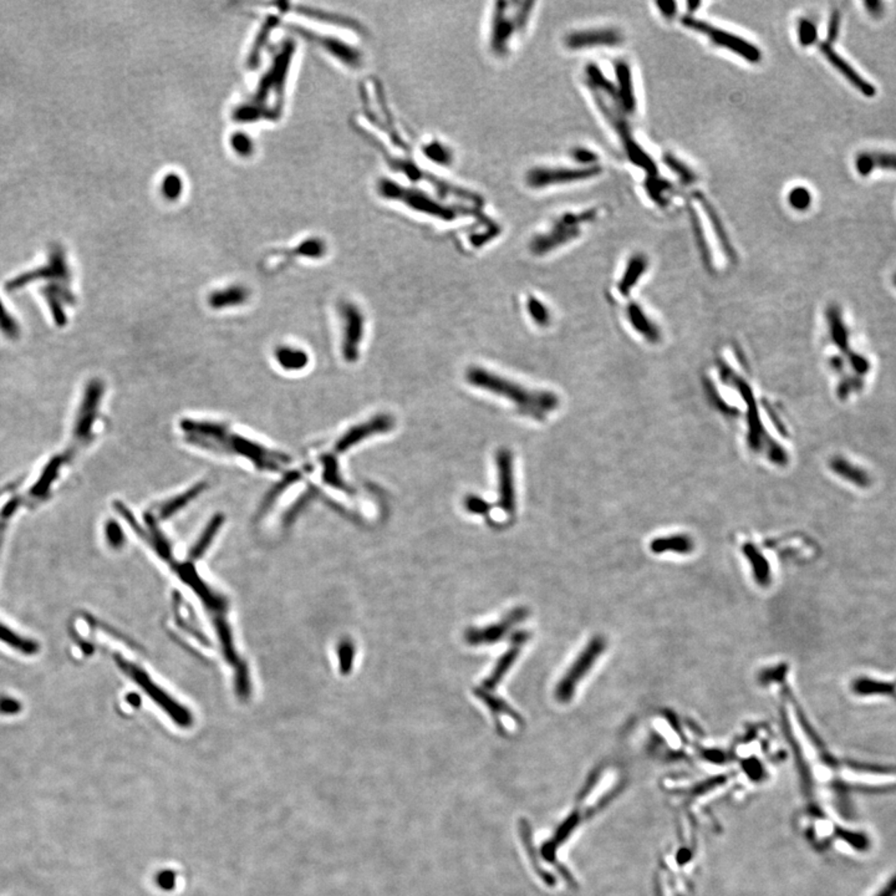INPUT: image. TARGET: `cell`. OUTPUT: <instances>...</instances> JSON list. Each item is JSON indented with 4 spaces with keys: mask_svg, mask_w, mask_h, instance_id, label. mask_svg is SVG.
Instances as JSON below:
<instances>
[{
    "mask_svg": "<svg viewBox=\"0 0 896 896\" xmlns=\"http://www.w3.org/2000/svg\"><path fill=\"white\" fill-rule=\"evenodd\" d=\"M105 395V385L101 380L94 379L87 382L74 417L71 438L73 448L86 446L94 440V431L100 407Z\"/></svg>",
    "mask_w": 896,
    "mask_h": 896,
    "instance_id": "cell-8",
    "label": "cell"
},
{
    "mask_svg": "<svg viewBox=\"0 0 896 896\" xmlns=\"http://www.w3.org/2000/svg\"><path fill=\"white\" fill-rule=\"evenodd\" d=\"M299 479H300V474H299V473H286L284 476V479H282L279 483L274 485L272 491H269V493H268L267 497H266V499H264V502H263V506H261V513H264V512H266V510L272 506L274 501L278 498V496H280V494H282V493H283V492H284L289 485H293V483H295V482L299 481Z\"/></svg>",
    "mask_w": 896,
    "mask_h": 896,
    "instance_id": "cell-39",
    "label": "cell"
},
{
    "mask_svg": "<svg viewBox=\"0 0 896 896\" xmlns=\"http://www.w3.org/2000/svg\"><path fill=\"white\" fill-rule=\"evenodd\" d=\"M0 335L9 341H15L21 336V325L6 307L0 297Z\"/></svg>",
    "mask_w": 896,
    "mask_h": 896,
    "instance_id": "cell-34",
    "label": "cell"
},
{
    "mask_svg": "<svg viewBox=\"0 0 896 896\" xmlns=\"http://www.w3.org/2000/svg\"><path fill=\"white\" fill-rule=\"evenodd\" d=\"M662 162L680 178V181L682 182L684 186H691L697 181L696 173L692 171L690 166L684 164V161H681L671 152L664 153Z\"/></svg>",
    "mask_w": 896,
    "mask_h": 896,
    "instance_id": "cell-36",
    "label": "cell"
},
{
    "mask_svg": "<svg viewBox=\"0 0 896 896\" xmlns=\"http://www.w3.org/2000/svg\"><path fill=\"white\" fill-rule=\"evenodd\" d=\"M497 472L499 483V506L503 510L512 513L515 508V477H513V456L509 449L502 448L497 452Z\"/></svg>",
    "mask_w": 896,
    "mask_h": 896,
    "instance_id": "cell-17",
    "label": "cell"
},
{
    "mask_svg": "<svg viewBox=\"0 0 896 896\" xmlns=\"http://www.w3.org/2000/svg\"><path fill=\"white\" fill-rule=\"evenodd\" d=\"M624 37L620 31L612 28L583 29L571 31L564 37V46L569 50L596 48V46H618Z\"/></svg>",
    "mask_w": 896,
    "mask_h": 896,
    "instance_id": "cell-14",
    "label": "cell"
},
{
    "mask_svg": "<svg viewBox=\"0 0 896 896\" xmlns=\"http://www.w3.org/2000/svg\"><path fill=\"white\" fill-rule=\"evenodd\" d=\"M117 661L121 665L122 669L128 672V675H131L139 684L144 686V689H145L147 693H150L158 703H161L164 706V709L172 715V718H175L181 725H187L188 722H189L187 712L184 709H180L176 703L171 701L170 698L164 695L162 691L158 690L155 684H152L151 681L148 680V678L146 676L144 672L139 671V669H136L132 665H128V662H125L121 659H117Z\"/></svg>",
    "mask_w": 896,
    "mask_h": 896,
    "instance_id": "cell-20",
    "label": "cell"
},
{
    "mask_svg": "<svg viewBox=\"0 0 896 896\" xmlns=\"http://www.w3.org/2000/svg\"><path fill=\"white\" fill-rule=\"evenodd\" d=\"M603 173V167H582V166H562V164H537L527 167L522 175L524 187L531 191L540 192L548 188L573 184L578 182L587 181Z\"/></svg>",
    "mask_w": 896,
    "mask_h": 896,
    "instance_id": "cell-5",
    "label": "cell"
},
{
    "mask_svg": "<svg viewBox=\"0 0 896 896\" xmlns=\"http://www.w3.org/2000/svg\"><path fill=\"white\" fill-rule=\"evenodd\" d=\"M681 23L691 31H696L709 37L712 43L718 48L726 49L733 54L739 55L743 60L750 64H759L762 61V51L755 44L748 42L745 37H739L730 31H723L715 25L709 24L703 19L695 18L693 15H684Z\"/></svg>",
    "mask_w": 896,
    "mask_h": 896,
    "instance_id": "cell-9",
    "label": "cell"
},
{
    "mask_svg": "<svg viewBox=\"0 0 896 896\" xmlns=\"http://www.w3.org/2000/svg\"><path fill=\"white\" fill-rule=\"evenodd\" d=\"M321 463H322V467H324L322 477H324L325 483H327L329 485H331V487H334L335 490H340V491L350 492V493H352V488H350V487H347V485L344 482V479L341 477L339 469V462H338V460H336L334 456H331V454H324V456L321 457Z\"/></svg>",
    "mask_w": 896,
    "mask_h": 896,
    "instance_id": "cell-32",
    "label": "cell"
},
{
    "mask_svg": "<svg viewBox=\"0 0 896 896\" xmlns=\"http://www.w3.org/2000/svg\"><path fill=\"white\" fill-rule=\"evenodd\" d=\"M527 308L535 324H538L540 327H545V325L549 324L551 313L539 299L534 297L529 298L527 302Z\"/></svg>",
    "mask_w": 896,
    "mask_h": 896,
    "instance_id": "cell-42",
    "label": "cell"
},
{
    "mask_svg": "<svg viewBox=\"0 0 896 896\" xmlns=\"http://www.w3.org/2000/svg\"><path fill=\"white\" fill-rule=\"evenodd\" d=\"M527 639V634H526V632H517V634H515V636H513V646L509 648L508 651H507L506 654L503 655L502 657L499 659V661L497 662L494 670L492 671L491 675H490V678H487L485 681V684H483V690H492V689H494V687H496L497 684L501 682V680H502L503 676L508 672L510 666H512V665L515 664V661L517 660V657H518V655H519V651H521L522 644L526 641Z\"/></svg>",
    "mask_w": 896,
    "mask_h": 896,
    "instance_id": "cell-24",
    "label": "cell"
},
{
    "mask_svg": "<svg viewBox=\"0 0 896 896\" xmlns=\"http://www.w3.org/2000/svg\"><path fill=\"white\" fill-rule=\"evenodd\" d=\"M687 214H689V218H690V225L691 230H692V234H693V239H695V243H696L698 253H700L701 258H703V264H705V267L707 268L709 270H712V269H714L712 252H711V248H709V241H707L706 232H705V228H703V221L700 218V216H698V213H697L696 208L692 206V205H687Z\"/></svg>",
    "mask_w": 896,
    "mask_h": 896,
    "instance_id": "cell-27",
    "label": "cell"
},
{
    "mask_svg": "<svg viewBox=\"0 0 896 896\" xmlns=\"http://www.w3.org/2000/svg\"><path fill=\"white\" fill-rule=\"evenodd\" d=\"M73 274L69 266L67 253L60 245H54L49 250L48 257L43 264L31 270L20 273L6 283V291H23L28 285L45 284L51 282L71 283Z\"/></svg>",
    "mask_w": 896,
    "mask_h": 896,
    "instance_id": "cell-7",
    "label": "cell"
},
{
    "mask_svg": "<svg viewBox=\"0 0 896 896\" xmlns=\"http://www.w3.org/2000/svg\"><path fill=\"white\" fill-rule=\"evenodd\" d=\"M340 670L341 673H349L352 671V662H354V656H355V648L350 640H343L340 642L339 648Z\"/></svg>",
    "mask_w": 896,
    "mask_h": 896,
    "instance_id": "cell-44",
    "label": "cell"
},
{
    "mask_svg": "<svg viewBox=\"0 0 896 896\" xmlns=\"http://www.w3.org/2000/svg\"><path fill=\"white\" fill-rule=\"evenodd\" d=\"M206 483H205V482H202V483L193 485L191 490H188V491L184 492V493L181 494V496L176 497V498L171 499L169 502L164 503V506L161 507V510H160L161 518H162V519H166V518H169L170 515H175V513L178 512L180 509L183 508L184 506H187L188 503L191 502V501H193L196 497L205 491V490H206Z\"/></svg>",
    "mask_w": 896,
    "mask_h": 896,
    "instance_id": "cell-33",
    "label": "cell"
},
{
    "mask_svg": "<svg viewBox=\"0 0 896 896\" xmlns=\"http://www.w3.org/2000/svg\"><path fill=\"white\" fill-rule=\"evenodd\" d=\"M701 6H703V3H701V1H697V0H689V1L686 3L687 10L690 12H696L697 9H698Z\"/></svg>",
    "mask_w": 896,
    "mask_h": 896,
    "instance_id": "cell-52",
    "label": "cell"
},
{
    "mask_svg": "<svg viewBox=\"0 0 896 896\" xmlns=\"http://www.w3.org/2000/svg\"><path fill=\"white\" fill-rule=\"evenodd\" d=\"M798 40L803 48H808L817 43V26L809 19H800L798 23Z\"/></svg>",
    "mask_w": 896,
    "mask_h": 896,
    "instance_id": "cell-43",
    "label": "cell"
},
{
    "mask_svg": "<svg viewBox=\"0 0 896 896\" xmlns=\"http://www.w3.org/2000/svg\"><path fill=\"white\" fill-rule=\"evenodd\" d=\"M466 380L474 388L507 399L518 411L534 420H544L559 406V397L551 391L529 390L479 366L467 370Z\"/></svg>",
    "mask_w": 896,
    "mask_h": 896,
    "instance_id": "cell-3",
    "label": "cell"
},
{
    "mask_svg": "<svg viewBox=\"0 0 896 896\" xmlns=\"http://www.w3.org/2000/svg\"><path fill=\"white\" fill-rule=\"evenodd\" d=\"M841 23H842V15L839 10H834L832 12L828 24V35H827V42L825 43H836V39L839 37V31H841Z\"/></svg>",
    "mask_w": 896,
    "mask_h": 896,
    "instance_id": "cell-47",
    "label": "cell"
},
{
    "mask_svg": "<svg viewBox=\"0 0 896 896\" xmlns=\"http://www.w3.org/2000/svg\"><path fill=\"white\" fill-rule=\"evenodd\" d=\"M181 427L188 442L217 454L223 452L224 445L230 436V429L221 422L188 418L182 421Z\"/></svg>",
    "mask_w": 896,
    "mask_h": 896,
    "instance_id": "cell-11",
    "label": "cell"
},
{
    "mask_svg": "<svg viewBox=\"0 0 896 896\" xmlns=\"http://www.w3.org/2000/svg\"><path fill=\"white\" fill-rule=\"evenodd\" d=\"M894 283H895V284H896V275H895V277H894Z\"/></svg>",
    "mask_w": 896,
    "mask_h": 896,
    "instance_id": "cell-53",
    "label": "cell"
},
{
    "mask_svg": "<svg viewBox=\"0 0 896 896\" xmlns=\"http://www.w3.org/2000/svg\"><path fill=\"white\" fill-rule=\"evenodd\" d=\"M420 160H426L438 167H449L454 162V150L447 141L438 137H427L417 146Z\"/></svg>",
    "mask_w": 896,
    "mask_h": 896,
    "instance_id": "cell-23",
    "label": "cell"
},
{
    "mask_svg": "<svg viewBox=\"0 0 896 896\" xmlns=\"http://www.w3.org/2000/svg\"><path fill=\"white\" fill-rule=\"evenodd\" d=\"M71 452L55 454L44 463L37 479L34 481V483L29 490L31 499L40 502L48 498L50 492L53 490V485L60 477L62 468L67 466L71 458Z\"/></svg>",
    "mask_w": 896,
    "mask_h": 896,
    "instance_id": "cell-16",
    "label": "cell"
},
{
    "mask_svg": "<svg viewBox=\"0 0 896 896\" xmlns=\"http://www.w3.org/2000/svg\"><path fill=\"white\" fill-rule=\"evenodd\" d=\"M819 49H820V53L825 56V59L829 61L830 64L836 67V70L842 74L843 76L848 80L849 83L856 90L860 91L864 96L872 97L877 95V89L874 87V85H872L869 81H866L861 75L856 73V70L849 62H847V60H844L842 56L838 54L834 49L832 48V45L824 42V43L819 45Z\"/></svg>",
    "mask_w": 896,
    "mask_h": 896,
    "instance_id": "cell-21",
    "label": "cell"
},
{
    "mask_svg": "<svg viewBox=\"0 0 896 896\" xmlns=\"http://www.w3.org/2000/svg\"><path fill=\"white\" fill-rule=\"evenodd\" d=\"M274 358L279 366L286 371H300L309 363L308 354L291 346H279L274 352Z\"/></svg>",
    "mask_w": 896,
    "mask_h": 896,
    "instance_id": "cell-29",
    "label": "cell"
},
{
    "mask_svg": "<svg viewBox=\"0 0 896 896\" xmlns=\"http://www.w3.org/2000/svg\"><path fill=\"white\" fill-rule=\"evenodd\" d=\"M692 197L696 200L697 203L703 208L705 214L707 216L709 225L712 227L716 238L720 243L721 248L728 258V261H731V263H736L737 261V253H736V249H734L732 242H731V238L728 236V232H727L726 227L723 224V221L721 218L720 213L716 209L715 206L712 205V202L707 198V196L701 192V191L693 192Z\"/></svg>",
    "mask_w": 896,
    "mask_h": 896,
    "instance_id": "cell-19",
    "label": "cell"
},
{
    "mask_svg": "<svg viewBox=\"0 0 896 896\" xmlns=\"http://www.w3.org/2000/svg\"><path fill=\"white\" fill-rule=\"evenodd\" d=\"M598 213L596 208L560 213L534 232L528 241V250L535 257H544L574 242L582 236L583 225L593 223Z\"/></svg>",
    "mask_w": 896,
    "mask_h": 896,
    "instance_id": "cell-4",
    "label": "cell"
},
{
    "mask_svg": "<svg viewBox=\"0 0 896 896\" xmlns=\"http://www.w3.org/2000/svg\"><path fill=\"white\" fill-rule=\"evenodd\" d=\"M656 6L659 8L661 14L666 19H672L676 17L678 14V3L673 0H657Z\"/></svg>",
    "mask_w": 896,
    "mask_h": 896,
    "instance_id": "cell-50",
    "label": "cell"
},
{
    "mask_svg": "<svg viewBox=\"0 0 896 896\" xmlns=\"http://www.w3.org/2000/svg\"><path fill=\"white\" fill-rule=\"evenodd\" d=\"M811 193L809 189L803 186L792 188V191L788 193V203L795 211L804 212L811 205Z\"/></svg>",
    "mask_w": 896,
    "mask_h": 896,
    "instance_id": "cell-40",
    "label": "cell"
},
{
    "mask_svg": "<svg viewBox=\"0 0 896 896\" xmlns=\"http://www.w3.org/2000/svg\"><path fill=\"white\" fill-rule=\"evenodd\" d=\"M394 427L395 418L393 416L386 415V413L377 415V416L371 418L369 421L358 424V426H354L350 430L346 431L345 433L341 436V438L335 445V451L338 454H344L347 449H350L352 446L363 442L365 438L386 433L388 431L393 430Z\"/></svg>",
    "mask_w": 896,
    "mask_h": 896,
    "instance_id": "cell-15",
    "label": "cell"
},
{
    "mask_svg": "<svg viewBox=\"0 0 896 896\" xmlns=\"http://www.w3.org/2000/svg\"><path fill=\"white\" fill-rule=\"evenodd\" d=\"M222 454H236L250 460L261 471H279L283 465L288 463V456L268 449L261 443L255 442L245 437L238 436L230 433V438L224 445Z\"/></svg>",
    "mask_w": 896,
    "mask_h": 896,
    "instance_id": "cell-10",
    "label": "cell"
},
{
    "mask_svg": "<svg viewBox=\"0 0 896 896\" xmlns=\"http://www.w3.org/2000/svg\"><path fill=\"white\" fill-rule=\"evenodd\" d=\"M615 76H617V91H618L619 107L626 114H634L636 110L635 87L634 78L629 62L619 60L615 62Z\"/></svg>",
    "mask_w": 896,
    "mask_h": 896,
    "instance_id": "cell-22",
    "label": "cell"
},
{
    "mask_svg": "<svg viewBox=\"0 0 896 896\" xmlns=\"http://www.w3.org/2000/svg\"><path fill=\"white\" fill-rule=\"evenodd\" d=\"M689 548H690L689 539L680 538V537L666 539V540H659L654 544L655 551H664V549L665 551H686Z\"/></svg>",
    "mask_w": 896,
    "mask_h": 896,
    "instance_id": "cell-45",
    "label": "cell"
},
{
    "mask_svg": "<svg viewBox=\"0 0 896 896\" xmlns=\"http://www.w3.org/2000/svg\"><path fill=\"white\" fill-rule=\"evenodd\" d=\"M605 648V644L601 639H594L587 645V648L579 655L576 662L571 665L569 671L564 675L562 681L558 684L555 696L560 703H568L576 692V684L582 681L589 670L593 667L595 661L599 659Z\"/></svg>",
    "mask_w": 896,
    "mask_h": 896,
    "instance_id": "cell-12",
    "label": "cell"
},
{
    "mask_svg": "<svg viewBox=\"0 0 896 896\" xmlns=\"http://www.w3.org/2000/svg\"><path fill=\"white\" fill-rule=\"evenodd\" d=\"M0 641L4 642L6 645L15 648L19 653L25 655L37 654V644L33 640L24 639L23 636H19L12 630L8 629V626L0 623Z\"/></svg>",
    "mask_w": 896,
    "mask_h": 896,
    "instance_id": "cell-35",
    "label": "cell"
},
{
    "mask_svg": "<svg viewBox=\"0 0 896 896\" xmlns=\"http://www.w3.org/2000/svg\"><path fill=\"white\" fill-rule=\"evenodd\" d=\"M465 507L468 512L474 515H485L490 510V504L481 497L468 496L465 499Z\"/></svg>",
    "mask_w": 896,
    "mask_h": 896,
    "instance_id": "cell-46",
    "label": "cell"
},
{
    "mask_svg": "<svg viewBox=\"0 0 896 896\" xmlns=\"http://www.w3.org/2000/svg\"><path fill=\"white\" fill-rule=\"evenodd\" d=\"M340 314L344 321L343 356L347 363H355L360 356V346L363 343V315L355 304L347 302L340 305Z\"/></svg>",
    "mask_w": 896,
    "mask_h": 896,
    "instance_id": "cell-13",
    "label": "cell"
},
{
    "mask_svg": "<svg viewBox=\"0 0 896 896\" xmlns=\"http://www.w3.org/2000/svg\"><path fill=\"white\" fill-rule=\"evenodd\" d=\"M537 1L497 0L487 9L483 31L485 51L494 60H508L527 39L537 14Z\"/></svg>",
    "mask_w": 896,
    "mask_h": 896,
    "instance_id": "cell-2",
    "label": "cell"
},
{
    "mask_svg": "<svg viewBox=\"0 0 896 896\" xmlns=\"http://www.w3.org/2000/svg\"><path fill=\"white\" fill-rule=\"evenodd\" d=\"M375 193L380 200L416 218L437 225H468L490 221L485 203L456 200L394 177H379Z\"/></svg>",
    "mask_w": 896,
    "mask_h": 896,
    "instance_id": "cell-1",
    "label": "cell"
},
{
    "mask_svg": "<svg viewBox=\"0 0 896 896\" xmlns=\"http://www.w3.org/2000/svg\"><path fill=\"white\" fill-rule=\"evenodd\" d=\"M590 92L593 95L594 103L599 110L600 114L605 117L606 121L612 125V128L617 131V134L621 139L630 162H632L635 166L645 171L648 177L657 176V166L648 152L642 148L641 145L636 142L631 132L629 122L626 121L620 107L608 103L606 97L603 96L599 92L592 90Z\"/></svg>",
    "mask_w": 896,
    "mask_h": 896,
    "instance_id": "cell-6",
    "label": "cell"
},
{
    "mask_svg": "<svg viewBox=\"0 0 896 896\" xmlns=\"http://www.w3.org/2000/svg\"><path fill=\"white\" fill-rule=\"evenodd\" d=\"M570 157L576 162L578 166L582 167H593L599 164V156L595 153L593 150L582 146L573 147L569 152Z\"/></svg>",
    "mask_w": 896,
    "mask_h": 896,
    "instance_id": "cell-41",
    "label": "cell"
},
{
    "mask_svg": "<svg viewBox=\"0 0 896 896\" xmlns=\"http://www.w3.org/2000/svg\"><path fill=\"white\" fill-rule=\"evenodd\" d=\"M249 293L244 286L232 285L222 291H213L208 298V304L216 310L225 309L242 305L248 300Z\"/></svg>",
    "mask_w": 896,
    "mask_h": 896,
    "instance_id": "cell-28",
    "label": "cell"
},
{
    "mask_svg": "<svg viewBox=\"0 0 896 896\" xmlns=\"http://www.w3.org/2000/svg\"><path fill=\"white\" fill-rule=\"evenodd\" d=\"M526 609H515L509 614L507 618L499 624L487 626L485 629H471L467 631L466 640L469 645H485L502 640L503 636L508 632L512 626L521 623L527 618Z\"/></svg>",
    "mask_w": 896,
    "mask_h": 896,
    "instance_id": "cell-18",
    "label": "cell"
},
{
    "mask_svg": "<svg viewBox=\"0 0 896 896\" xmlns=\"http://www.w3.org/2000/svg\"><path fill=\"white\" fill-rule=\"evenodd\" d=\"M855 167L861 176H869L877 169L896 171V153L863 152L855 160Z\"/></svg>",
    "mask_w": 896,
    "mask_h": 896,
    "instance_id": "cell-25",
    "label": "cell"
},
{
    "mask_svg": "<svg viewBox=\"0 0 896 896\" xmlns=\"http://www.w3.org/2000/svg\"><path fill=\"white\" fill-rule=\"evenodd\" d=\"M866 10L872 14L874 18H880L884 14V4L881 1H865Z\"/></svg>",
    "mask_w": 896,
    "mask_h": 896,
    "instance_id": "cell-51",
    "label": "cell"
},
{
    "mask_svg": "<svg viewBox=\"0 0 896 896\" xmlns=\"http://www.w3.org/2000/svg\"><path fill=\"white\" fill-rule=\"evenodd\" d=\"M648 269V259L642 255H632L629 263L626 264L624 274L619 283V291L623 294H629L631 288L641 278L642 274Z\"/></svg>",
    "mask_w": 896,
    "mask_h": 896,
    "instance_id": "cell-30",
    "label": "cell"
},
{
    "mask_svg": "<svg viewBox=\"0 0 896 896\" xmlns=\"http://www.w3.org/2000/svg\"><path fill=\"white\" fill-rule=\"evenodd\" d=\"M21 709L20 703L12 697H0V714L1 715H15Z\"/></svg>",
    "mask_w": 896,
    "mask_h": 896,
    "instance_id": "cell-49",
    "label": "cell"
},
{
    "mask_svg": "<svg viewBox=\"0 0 896 896\" xmlns=\"http://www.w3.org/2000/svg\"><path fill=\"white\" fill-rule=\"evenodd\" d=\"M584 79L590 90L596 91L603 96H609L612 101L618 103L617 86L606 78L605 74L603 73L599 65H596L595 62L587 64L584 67Z\"/></svg>",
    "mask_w": 896,
    "mask_h": 896,
    "instance_id": "cell-26",
    "label": "cell"
},
{
    "mask_svg": "<svg viewBox=\"0 0 896 896\" xmlns=\"http://www.w3.org/2000/svg\"><path fill=\"white\" fill-rule=\"evenodd\" d=\"M476 693H477V696H479V698H481V700H482V701H483V703H485V705L491 709L492 712H493L494 715H508L510 716L512 718H515V720H519V716L515 715V712H513L512 709H509V706L507 703L502 701L501 698H497V697L492 696L491 693H490L488 691L483 690V689H479Z\"/></svg>",
    "mask_w": 896,
    "mask_h": 896,
    "instance_id": "cell-38",
    "label": "cell"
},
{
    "mask_svg": "<svg viewBox=\"0 0 896 896\" xmlns=\"http://www.w3.org/2000/svg\"><path fill=\"white\" fill-rule=\"evenodd\" d=\"M644 186H645V191H646L648 197L657 206H669V203H670L669 193H671L672 191H673V186L670 182L661 178V177L651 176L648 177V180L645 181Z\"/></svg>",
    "mask_w": 896,
    "mask_h": 896,
    "instance_id": "cell-31",
    "label": "cell"
},
{
    "mask_svg": "<svg viewBox=\"0 0 896 896\" xmlns=\"http://www.w3.org/2000/svg\"><path fill=\"white\" fill-rule=\"evenodd\" d=\"M223 519V515H216V517H213L212 521H211V523L208 524V527L206 528V531H205V533L202 535V538L200 539V542L196 544V546L193 548V551L191 553V557L193 558V559H197V558H200V555L205 553L208 544L212 542L214 534L217 533V531H218L221 526H222Z\"/></svg>",
    "mask_w": 896,
    "mask_h": 896,
    "instance_id": "cell-37",
    "label": "cell"
},
{
    "mask_svg": "<svg viewBox=\"0 0 896 896\" xmlns=\"http://www.w3.org/2000/svg\"><path fill=\"white\" fill-rule=\"evenodd\" d=\"M106 537L109 540L110 544L112 546H119L123 542V534H122L121 528L114 521L107 522L106 524Z\"/></svg>",
    "mask_w": 896,
    "mask_h": 896,
    "instance_id": "cell-48",
    "label": "cell"
}]
</instances>
